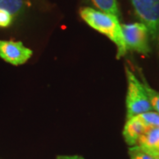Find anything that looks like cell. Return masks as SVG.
<instances>
[{
	"label": "cell",
	"instance_id": "obj_3",
	"mask_svg": "<svg viewBox=\"0 0 159 159\" xmlns=\"http://www.w3.org/2000/svg\"><path fill=\"white\" fill-rule=\"evenodd\" d=\"M125 47L142 55H148L151 51L149 46V32L142 22L121 24Z\"/></svg>",
	"mask_w": 159,
	"mask_h": 159
},
{
	"label": "cell",
	"instance_id": "obj_8",
	"mask_svg": "<svg viewBox=\"0 0 159 159\" xmlns=\"http://www.w3.org/2000/svg\"><path fill=\"white\" fill-rule=\"evenodd\" d=\"M92 2L102 12L112 14L119 19L120 17L117 0H92Z\"/></svg>",
	"mask_w": 159,
	"mask_h": 159
},
{
	"label": "cell",
	"instance_id": "obj_6",
	"mask_svg": "<svg viewBox=\"0 0 159 159\" xmlns=\"http://www.w3.org/2000/svg\"><path fill=\"white\" fill-rule=\"evenodd\" d=\"M146 129L147 127L137 117L127 119L123 130V136L126 144L130 147L138 145V142Z\"/></svg>",
	"mask_w": 159,
	"mask_h": 159
},
{
	"label": "cell",
	"instance_id": "obj_2",
	"mask_svg": "<svg viewBox=\"0 0 159 159\" xmlns=\"http://www.w3.org/2000/svg\"><path fill=\"white\" fill-rule=\"evenodd\" d=\"M125 74L127 79L126 119L154 111L141 80L138 79L127 66H125Z\"/></svg>",
	"mask_w": 159,
	"mask_h": 159
},
{
	"label": "cell",
	"instance_id": "obj_15",
	"mask_svg": "<svg viewBox=\"0 0 159 159\" xmlns=\"http://www.w3.org/2000/svg\"><path fill=\"white\" fill-rule=\"evenodd\" d=\"M0 1H1V0H0Z\"/></svg>",
	"mask_w": 159,
	"mask_h": 159
},
{
	"label": "cell",
	"instance_id": "obj_7",
	"mask_svg": "<svg viewBox=\"0 0 159 159\" xmlns=\"http://www.w3.org/2000/svg\"><path fill=\"white\" fill-rule=\"evenodd\" d=\"M138 145L146 148H159V126L147 128Z\"/></svg>",
	"mask_w": 159,
	"mask_h": 159
},
{
	"label": "cell",
	"instance_id": "obj_14",
	"mask_svg": "<svg viewBox=\"0 0 159 159\" xmlns=\"http://www.w3.org/2000/svg\"><path fill=\"white\" fill-rule=\"evenodd\" d=\"M146 149L148 150L149 152H151L152 154H154V155L159 159V148H146Z\"/></svg>",
	"mask_w": 159,
	"mask_h": 159
},
{
	"label": "cell",
	"instance_id": "obj_1",
	"mask_svg": "<svg viewBox=\"0 0 159 159\" xmlns=\"http://www.w3.org/2000/svg\"><path fill=\"white\" fill-rule=\"evenodd\" d=\"M80 15L92 29L105 34L109 39L113 42L118 49L117 58L125 56L127 52V49L125 47L119 18L112 14H108L89 7L81 8L80 11Z\"/></svg>",
	"mask_w": 159,
	"mask_h": 159
},
{
	"label": "cell",
	"instance_id": "obj_12",
	"mask_svg": "<svg viewBox=\"0 0 159 159\" xmlns=\"http://www.w3.org/2000/svg\"><path fill=\"white\" fill-rule=\"evenodd\" d=\"M12 16L7 11L0 9V28H6L11 25Z\"/></svg>",
	"mask_w": 159,
	"mask_h": 159
},
{
	"label": "cell",
	"instance_id": "obj_13",
	"mask_svg": "<svg viewBox=\"0 0 159 159\" xmlns=\"http://www.w3.org/2000/svg\"><path fill=\"white\" fill-rule=\"evenodd\" d=\"M56 159H84L80 156H66V155H62V156H57Z\"/></svg>",
	"mask_w": 159,
	"mask_h": 159
},
{
	"label": "cell",
	"instance_id": "obj_5",
	"mask_svg": "<svg viewBox=\"0 0 159 159\" xmlns=\"http://www.w3.org/2000/svg\"><path fill=\"white\" fill-rule=\"evenodd\" d=\"M33 54L21 42L0 40V57L13 66L26 63Z\"/></svg>",
	"mask_w": 159,
	"mask_h": 159
},
{
	"label": "cell",
	"instance_id": "obj_11",
	"mask_svg": "<svg viewBox=\"0 0 159 159\" xmlns=\"http://www.w3.org/2000/svg\"><path fill=\"white\" fill-rule=\"evenodd\" d=\"M142 122V124L147 128L157 127L159 126V113L155 111H151L146 113H143L137 117Z\"/></svg>",
	"mask_w": 159,
	"mask_h": 159
},
{
	"label": "cell",
	"instance_id": "obj_4",
	"mask_svg": "<svg viewBox=\"0 0 159 159\" xmlns=\"http://www.w3.org/2000/svg\"><path fill=\"white\" fill-rule=\"evenodd\" d=\"M137 17L144 24L151 39L159 43V0H131Z\"/></svg>",
	"mask_w": 159,
	"mask_h": 159
},
{
	"label": "cell",
	"instance_id": "obj_10",
	"mask_svg": "<svg viewBox=\"0 0 159 159\" xmlns=\"http://www.w3.org/2000/svg\"><path fill=\"white\" fill-rule=\"evenodd\" d=\"M130 159H158L154 154L142 146H133L128 149Z\"/></svg>",
	"mask_w": 159,
	"mask_h": 159
},
{
	"label": "cell",
	"instance_id": "obj_9",
	"mask_svg": "<svg viewBox=\"0 0 159 159\" xmlns=\"http://www.w3.org/2000/svg\"><path fill=\"white\" fill-rule=\"evenodd\" d=\"M25 8V0H1L0 9L7 11L11 16L20 13Z\"/></svg>",
	"mask_w": 159,
	"mask_h": 159
}]
</instances>
